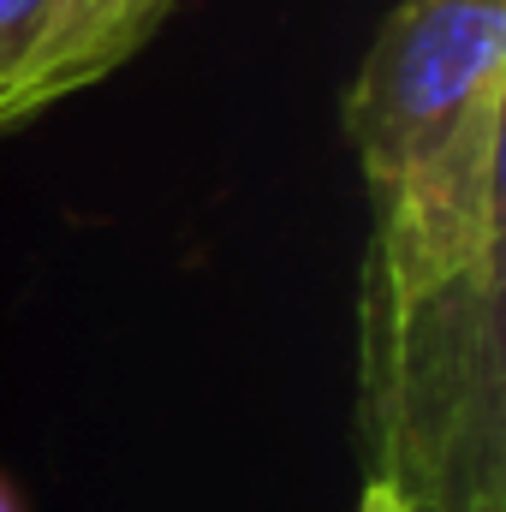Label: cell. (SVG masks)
Here are the masks:
<instances>
[{
	"label": "cell",
	"instance_id": "cell-1",
	"mask_svg": "<svg viewBox=\"0 0 506 512\" xmlns=\"http://www.w3.org/2000/svg\"><path fill=\"white\" fill-rule=\"evenodd\" d=\"M506 274L358 280V441L411 512H506Z\"/></svg>",
	"mask_w": 506,
	"mask_h": 512
},
{
	"label": "cell",
	"instance_id": "cell-4",
	"mask_svg": "<svg viewBox=\"0 0 506 512\" xmlns=\"http://www.w3.org/2000/svg\"><path fill=\"white\" fill-rule=\"evenodd\" d=\"M358 512H411L393 489H381V483H364V495H358Z\"/></svg>",
	"mask_w": 506,
	"mask_h": 512
},
{
	"label": "cell",
	"instance_id": "cell-5",
	"mask_svg": "<svg viewBox=\"0 0 506 512\" xmlns=\"http://www.w3.org/2000/svg\"><path fill=\"white\" fill-rule=\"evenodd\" d=\"M0 512H24V507H18V489H12L6 477H0Z\"/></svg>",
	"mask_w": 506,
	"mask_h": 512
},
{
	"label": "cell",
	"instance_id": "cell-2",
	"mask_svg": "<svg viewBox=\"0 0 506 512\" xmlns=\"http://www.w3.org/2000/svg\"><path fill=\"white\" fill-rule=\"evenodd\" d=\"M167 12H173V0H54L24 72L0 96V131L48 114L54 102L78 96V90H96L155 36V24Z\"/></svg>",
	"mask_w": 506,
	"mask_h": 512
},
{
	"label": "cell",
	"instance_id": "cell-3",
	"mask_svg": "<svg viewBox=\"0 0 506 512\" xmlns=\"http://www.w3.org/2000/svg\"><path fill=\"white\" fill-rule=\"evenodd\" d=\"M48 6L54 0H0V96L12 90V78L24 72L42 24H48Z\"/></svg>",
	"mask_w": 506,
	"mask_h": 512
}]
</instances>
